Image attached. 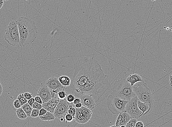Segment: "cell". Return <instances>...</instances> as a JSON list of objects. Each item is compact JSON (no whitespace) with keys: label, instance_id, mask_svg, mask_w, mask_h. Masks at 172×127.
I'll list each match as a JSON object with an SVG mask.
<instances>
[{"label":"cell","instance_id":"cell-1","mask_svg":"<svg viewBox=\"0 0 172 127\" xmlns=\"http://www.w3.org/2000/svg\"><path fill=\"white\" fill-rule=\"evenodd\" d=\"M74 68L72 93L80 98L83 94L92 95L97 102L107 95L110 84L100 64L93 57H84L78 60Z\"/></svg>","mask_w":172,"mask_h":127},{"label":"cell","instance_id":"cell-2","mask_svg":"<svg viewBox=\"0 0 172 127\" xmlns=\"http://www.w3.org/2000/svg\"><path fill=\"white\" fill-rule=\"evenodd\" d=\"M16 21L19 27L20 46L24 47L34 42L39 33L35 23L25 17H19Z\"/></svg>","mask_w":172,"mask_h":127},{"label":"cell","instance_id":"cell-3","mask_svg":"<svg viewBox=\"0 0 172 127\" xmlns=\"http://www.w3.org/2000/svg\"><path fill=\"white\" fill-rule=\"evenodd\" d=\"M110 95L128 101L136 95L133 87L124 79L116 81L111 88Z\"/></svg>","mask_w":172,"mask_h":127},{"label":"cell","instance_id":"cell-4","mask_svg":"<svg viewBox=\"0 0 172 127\" xmlns=\"http://www.w3.org/2000/svg\"><path fill=\"white\" fill-rule=\"evenodd\" d=\"M132 87L138 100L149 105L150 113L153 110L154 100L151 90L149 88L146 82L144 80L137 82Z\"/></svg>","mask_w":172,"mask_h":127},{"label":"cell","instance_id":"cell-5","mask_svg":"<svg viewBox=\"0 0 172 127\" xmlns=\"http://www.w3.org/2000/svg\"><path fill=\"white\" fill-rule=\"evenodd\" d=\"M5 32L4 38L8 44L16 47L20 46L19 27L16 21H11Z\"/></svg>","mask_w":172,"mask_h":127},{"label":"cell","instance_id":"cell-6","mask_svg":"<svg viewBox=\"0 0 172 127\" xmlns=\"http://www.w3.org/2000/svg\"><path fill=\"white\" fill-rule=\"evenodd\" d=\"M128 101L121 99L118 97L109 95L106 102L107 108L112 113L118 115L122 112L124 111Z\"/></svg>","mask_w":172,"mask_h":127},{"label":"cell","instance_id":"cell-7","mask_svg":"<svg viewBox=\"0 0 172 127\" xmlns=\"http://www.w3.org/2000/svg\"><path fill=\"white\" fill-rule=\"evenodd\" d=\"M138 98L136 95L129 101L126 106L125 110L130 115L131 118L138 119L141 117L142 112L138 108L137 102Z\"/></svg>","mask_w":172,"mask_h":127},{"label":"cell","instance_id":"cell-8","mask_svg":"<svg viewBox=\"0 0 172 127\" xmlns=\"http://www.w3.org/2000/svg\"><path fill=\"white\" fill-rule=\"evenodd\" d=\"M76 114L74 118L75 121L80 124H85L91 118L92 113L89 109L82 106L80 108H76Z\"/></svg>","mask_w":172,"mask_h":127},{"label":"cell","instance_id":"cell-9","mask_svg":"<svg viewBox=\"0 0 172 127\" xmlns=\"http://www.w3.org/2000/svg\"><path fill=\"white\" fill-rule=\"evenodd\" d=\"M45 85L50 90L52 98L56 97V95L61 91H64L65 87L63 86L57 77H52L46 81Z\"/></svg>","mask_w":172,"mask_h":127},{"label":"cell","instance_id":"cell-10","mask_svg":"<svg viewBox=\"0 0 172 127\" xmlns=\"http://www.w3.org/2000/svg\"><path fill=\"white\" fill-rule=\"evenodd\" d=\"M70 104L65 99H61L54 110V114L55 118H63L64 119V117L68 113V110Z\"/></svg>","mask_w":172,"mask_h":127},{"label":"cell","instance_id":"cell-11","mask_svg":"<svg viewBox=\"0 0 172 127\" xmlns=\"http://www.w3.org/2000/svg\"><path fill=\"white\" fill-rule=\"evenodd\" d=\"M37 95L42 99L43 103H47L52 98L50 90L46 85H42L39 89Z\"/></svg>","mask_w":172,"mask_h":127},{"label":"cell","instance_id":"cell-12","mask_svg":"<svg viewBox=\"0 0 172 127\" xmlns=\"http://www.w3.org/2000/svg\"><path fill=\"white\" fill-rule=\"evenodd\" d=\"M82 106L89 109L93 110L96 106V102L92 95L83 94L80 97Z\"/></svg>","mask_w":172,"mask_h":127},{"label":"cell","instance_id":"cell-13","mask_svg":"<svg viewBox=\"0 0 172 127\" xmlns=\"http://www.w3.org/2000/svg\"><path fill=\"white\" fill-rule=\"evenodd\" d=\"M60 100L61 99L58 97H55L47 103H43V108L47 110V111L54 113V110Z\"/></svg>","mask_w":172,"mask_h":127},{"label":"cell","instance_id":"cell-14","mask_svg":"<svg viewBox=\"0 0 172 127\" xmlns=\"http://www.w3.org/2000/svg\"><path fill=\"white\" fill-rule=\"evenodd\" d=\"M126 80L133 86L137 82L143 81L144 80L141 76L138 74L135 73L129 75L127 77Z\"/></svg>","mask_w":172,"mask_h":127},{"label":"cell","instance_id":"cell-15","mask_svg":"<svg viewBox=\"0 0 172 127\" xmlns=\"http://www.w3.org/2000/svg\"><path fill=\"white\" fill-rule=\"evenodd\" d=\"M137 105L138 108L142 112L141 116H145L150 113V107L147 104L141 101L138 100Z\"/></svg>","mask_w":172,"mask_h":127},{"label":"cell","instance_id":"cell-16","mask_svg":"<svg viewBox=\"0 0 172 127\" xmlns=\"http://www.w3.org/2000/svg\"><path fill=\"white\" fill-rule=\"evenodd\" d=\"M120 113L121 115V118L120 126H122V125H126L129 120L131 119L130 115L125 110L122 112Z\"/></svg>","mask_w":172,"mask_h":127},{"label":"cell","instance_id":"cell-17","mask_svg":"<svg viewBox=\"0 0 172 127\" xmlns=\"http://www.w3.org/2000/svg\"><path fill=\"white\" fill-rule=\"evenodd\" d=\"M59 81L64 87L69 86L70 85L71 80L70 77L66 75H62L58 78Z\"/></svg>","mask_w":172,"mask_h":127},{"label":"cell","instance_id":"cell-18","mask_svg":"<svg viewBox=\"0 0 172 127\" xmlns=\"http://www.w3.org/2000/svg\"><path fill=\"white\" fill-rule=\"evenodd\" d=\"M39 117L41 120L44 121L54 120L55 118L54 113L49 111H47L45 114L43 116Z\"/></svg>","mask_w":172,"mask_h":127},{"label":"cell","instance_id":"cell-19","mask_svg":"<svg viewBox=\"0 0 172 127\" xmlns=\"http://www.w3.org/2000/svg\"><path fill=\"white\" fill-rule=\"evenodd\" d=\"M21 108L24 110L25 112L27 115L28 117H31V113L33 109V107L31 106L28 103L25 104L24 105H22Z\"/></svg>","mask_w":172,"mask_h":127},{"label":"cell","instance_id":"cell-20","mask_svg":"<svg viewBox=\"0 0 172 127\" xmlns=\"http://www.w3.org/2000/svg\"><path fill=\"white\" fill-rule=\"evenodd\" d=\"M16 116L21 119L24 120L27 118L28 116L22 108L16 109Z\"/></svg>","mask_w":172,"mask_h":127},{"label":"cell","instance_id":"cell-21","mask_svg":"<svg viewBox=\"0 0 172 127\" xmlns=\"http://www.w3.org/2000/svg\"><path fill=\"white\" fill-rule=\"evenodd\" d=\"M17 99L20 102L22 106L28 103V100L26 99L25 97H24V93L20 94L17 97Z\"/></svg>","mask_w":172,"mask_h":127},{"label":"cell","instance_id":"cell-22","mask_svg":"<svg viewBox=\"0 0 172 127\" xmlns=\"http://www.w3.org/2000/svg\"><path fill=\"white\" fill-rule=\"evenodd\" d=\"M137 122L136 119L131 118L126 125V127H135V124Z\"/></svg>","mask_w":172,"mask_h":127},{"label":"cell","instance_id":"cell-23","mask_svg":"<svg viewBox=\"0 0 172 127\" xmlns=\"http://www.w3.org/2000/svg\"><path fill=\"white\" fill-rule=\"evenodd\" d=\"M76 108L73 106L72 104L69 105L68 110V113L72 115L74 119L76 116Z\"/></svg>","mask_w":172,"mask_h":127},{"label":"cell","instance_id":"cell-24","mask_svg":"<svg viewBox=\"0 0 172 127\" xmlns=\"http://www.w3.org/2000/svg\"><path fill=\"white\" fill-rule=\"evenodd\" d=\"M66 100L69 103L73 104L74 100L76 98V97L73 94H68L67 95Z\"/></svg>","mask_w":172,"mask_h":127},{"label":"cell","instance_id":"cell-25","mask_svg":"<svg viewBox=\"0 0 172 127\" xmlns=\"http://www.w3.org/2000/svg\"><path fill=\"white\" fill-rule=\"evenodd\" d=\"M57 95L58 97L60 99H64L67 97V94L64 91H61L58 92Z\"/></svg>","mask_w":172,"mask_h":127},{"label":"cell","instance_id":"cell-26","mask_svg":"<svg viewBox=\"0 0 172 127\" xmlns=\"http://www.w3.org/2000/svg\"><path fill=\"white\" fill-rule=\"evenodd\" d=\"M40 110L37 109L33 108L31 113V117L33 118H37L39 116Z\"/></svg>","mask_w":172,"mask_h":127},{"label":"cell","instance_id":"cell-27","mask_svg":"<svg viewBox=\"0 0 172 127\" xmlns=\"http://www.w3.org/2000/svg\"><path fill=\"white\" fill-rule=\"evenodd\" d=\"M74 119V118L73 116L68 113H67V114L66 115L65 117H64L65 122L67 123V122H72Z\"/></svg>","mask_w":172,"mask_h":127},{"label":"cell","instance_id":"cell-28","mask_svg":"<svg viewBox=\"0 0 172 127\" xmlns=\"http://www.w3.org/2000/svg\"><path fill=\"white\" fill-rule=\"evenodd\" d=\"M13 105H14V108L16 109L20 108L22 107L20 102L19 101L18 99L14 101V103H13Z\"/></svg>","mask_w":172,"mask_h":127},{"label":"cell","instance_id":"cell-29","mask_svg":"<svg viewBox=\"0 0 172 127\" xmlns=\"http://www.w3.org/2000/svg\"><path fill=\"white\" fill-rule=\"evenodd\" d=\"M32 107L33 108L37 109L40 110L41 109L43 108L42 105L41 104L37 103V102H34V104H33Z\"/></svg>","mask_w":172,"mask_h":127},{"label":"cell","instance_id":"cell-30","mask_svg":"<svg viewBox=\"0 0 172 127\" xmlns=\"http://www.w3.org/2000/svg\"><path fill=\"white\" fill-rule=\"evenodd\" d=\"M24 97L27 100H29L30 99L32 98V94L29 93V92H25L24 93Z\"/></svg>","mask_w":172,"mask_h":127},{"label":"cell","instance_id":"cell-31","mask_svg":"<svg viewBox=\"0 0 172 127\" xmlns=\"http://www.w3.org/2000/svg\"><path fill=\"white\" fill-rule=\"evenodd\" d=\"M47 110L43 108L41 109V110H40L39 114V116H42L43 115L47 113Z\"/></svg>","mask_w":172,"mask_h":127},{"label":"cell","instance_id":"cell-32","mask_svg":"<svg viewBox=\"0 0 172 127\" xmlns=\"http://www.w3.org/2000/svg\"><path fill=\"white\" fill-rule=\"evenodd\" d=\"M34 99H35V101L37 102V103H39V104H43V101L39 96H36L34 97Z\"/></svg>","mask_w":172,"mask_h":127},{"label":"cell","instance_id":"cell-33","mask_svg":"<svg viewBox=\"0 0 172 127\" xmlns=\"http://www.w3.org/2000/svg\"><path fill=\"white\" fill-rule=\"evenodd\" d=\"M35 102V99L34 98H32L30 99L29 100H28V103L32 107L33 104L34 103V102Z\"/></svg>","mask_w":172,"mask_h":127},{"label":"cell","instance_id":"cell-34","mask_svg":"<svg viewBox=\"0 0 172 127\" xmlns=\"http://www.w3.org/2000/svg\"><path fill=\"white\" fill-rule=\"evenodd\" d=\"M135 127H144V125L142 121H137L135 124Z\"/></svg>","mask_w":172,"mask_h":127},{"label":"cell","instance_id":"cell-35","mask_svg":"<svg viewBox=\"0 0 172 127\" xmlns=\"http://www.w3.org/2000/svg\"><path fill=\"white\" fill-rule=\"evenodd\" d=\"M81 103V101L80 98L79 97H77V98H76L75 100H74L73 102V104L74 105L78 103Z\"/></svg>","mask_w":172,"mask_h":127},{"label":"cell","instance_id":"cell-36","mask_svg":"<svg viewBox=\"0 0 172 127\" xmlns=\"http://www.w3.org/2000/svg\"><path fill=\"white\" fill-rule=\"evenodd\" d=\"M82 103H78L76 104L75 105V107L76 108H80L81 107H82Z\"/></svg>","mask_w":172,"mask_h":127},{"label":"cell","instance_id":"cell-37","mask_svg":"<svg viewBox=\"0 0 172 127\" xmlns=\"http://www.w3.org/2000/svg\"><path fill=\"white\" fill-rule=\"evenodd\" d=\"M3 91V88L2 84L0 82V96H1Z\"/></svg>","mask_w":172,"mask_h":127},{"label":"cell","instance_id":"cell-38","mask_svg":"<svg viewBox=\"0 0 172 127\" xmlns=\"http://www.w3.org/2000/svg\"><path fill=\"white\" fill-rule=\"evenodd\" d=\"M3 4H4L3 0H0V9L2 8Z\"/></svg>","mask_w":172,"mask_h":127},{"label":"cell","instance_id":"cell-39","mask_svg":"<svg viewBox=\"0 0 172 127\" xmlns=\"http://www.w3.org/2000/svg\"><path fill=\"white\" fill-rule=\"evenodd\" d=\"M170 85L172 87V75L170 77Z\"/></svg>","mask_w":172,"mask_h":127},{"label":"cell","instance_id":"cell-40","mask_svg":"<svg viewBox=\"0 0 172 127\" xmlns=\"http://www.w3.org/2000/svg\"><path fill=\"white\" fill-rule=\"evenodd\" d=\"M119 127H126V126L125 125H122V126Z\"/></svg>","mask_w":172,"mask_h":127},{"label":"cell","instance_id":"cell-41","mask_svg":"<svg viewBox=\"0 0 172 127\" xmlns=\"http://www.w3.org/2000/svg\"><path fill=\"white\" fill-rule=\"evenodd\" d=\"M109 127H116L115 125H112V126H111Z\"/></svg>","mask_w":172,"mask_h":127},{"label":"cell","instance_id":"cell-42","mask_svg":"<svg viewBox=\"0 0 172 127\" xmlns=\"http://www.w3.org/2000/svg\"><path fill=\"white\" fill-rule=\"evenodd\" d=\"M151 1L153 2H154L155 1H157V0H151Z\"/></svg>","mask_w":172,"mask_h":127},{"label":"cell","instance_id":"cell-43","mask_svg":"<svg viewBox=\"0 0 172 127\" xmlns=\"http://www.w3.org/2000/svg\"><path fill=\"white\" fill-rule=\"evenodd\" d=\"M4 1H9V0H4Z\"/></svg>","mask_w":172,"mask_h":127}]
</instances>
